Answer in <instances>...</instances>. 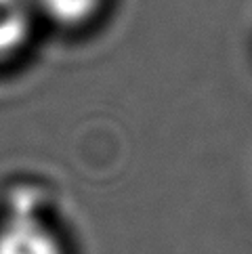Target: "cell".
I'll return each instance as SVG.
<instances>
[{
    "mask_svg": "<svg viewBox=\"0 0 252 254\" xmlns=\"http://www.w3.org/2000/svg\"><path fill=\"white\" fill-rule=\"evenodd\" d=\"M38 28L32 0H0V65L23 55Z\"/></svg>",
    "mask_w": 252,
    "mask_h": 254,
    "instance_id": "obj_2",
    "label": "cell"
},
{
    "mask_svg": "<svg viewBox=\"0 0 252 254\" xmlns=\"http://www.w3.org/2000/svg\"><path fill=\"white\" fill-rule=\"evenodd\" d=\"M0 254H69L61 233L34 206H13L0 221Z\"/></svg>",
    "mask_w": 252,
    "mask_h": 254,
    "instance_id": "obj_1",
    "label": "cell"
},
{
    "mask_svg": "<svg viewBox=\"0 0 252 254\" xmlns=\"http://www.w3.org/2000/svg\"><path fill=\"white\" fill-rule=\"evenodd\" d=\"M40 25L65 34H78L101 19L110 0H32Z\"/></svg>",
    "mask_w": 252,
    "mask_h": 254,
    "instance_id": "obj_3",
    "label": "cell"
}]
</instances>
